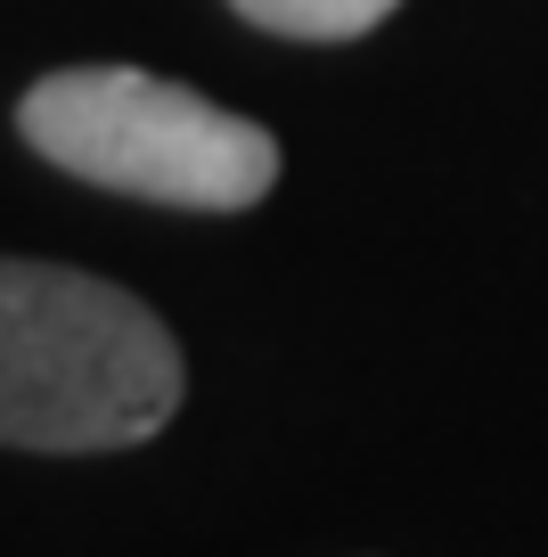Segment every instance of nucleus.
I'll return each mask as SVG.
<instances>
[{
  "label": "nucleus",
  "mask_w": 548,
  "mask_h": 557,
  "mask_svg": "<svg viewBox=\"0 0 548 557\" xmlns=\"http://www.w3.org/2000/svg\"><path fill=\"white\" fill-rule=\"evenodd\" d=\"M189 394L172 329L99 271L0 255V443L132 451Z\"/></svg>",
  "instance_id": "obj_1"
},
{
  "label": "nucleus",
  "mask_w": 548,
  "mask_h": 557,
  "mask_svg": "<svg viewBox=\"0 0 548 557\" xmlns=\"http://www.w3.org/2000/svg\"><path fill=\"white\" fill-rule=\"evenodd\" d=\"M17 132L41 164L90 189L180 213H246L278 181V139L254 115L139 66H66L17 99Z\"/></svg>",
  "instance_id": "obj_2"
},
{
  "label": "nucleus",
  "mask_w": 548,
  "mask_h": 557,
  "mask_svg": "<svg viewBox=\"0 0 548 557\" xmlns=\"http://www.w3.org/2000/svg\"><path fill=\"white\" fill-rule=\"evenodd\" d=\"M229 9L287 41H352V34H377L401 0H229Z\"/></svg>",
  "instance_id": "obj_3"
}]
</instances>
